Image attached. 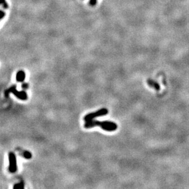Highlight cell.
Here are the masks:
<instances>
[{"instance_id": "obj_4", "label": "cell", "mask_w": 189, "mask_h": 189, "mask_svg": "<svg viewBox=\"0 0 189 189\" xmlns=\"http://www.w3.org/2000/svg\"><path fill=\"white\" fill-rule=\"evenodd\" d=\"M9 157V171L11 173H14L17 170V163L16 155L13 152H10L8 155Z\"/></svg>"}, {"instance_id": "obj_5", "label": "cell", "mask_w": 189, "mask_h": 189, "mask_svg": "<svg viewBox=\"0 0 189 189\" xmlns=\"http://www.w3.org/2000/svg\"><path fill=\"white\" fill-rule=\"evenodd\" d=\"M16 151L18 152L19 155L22 156V157L26 159H30L32 158V154L30 151L23 150L21 148H17L16 149Z\"/></svg>"}, {"instance_id": "obj_1", "label": "cell", "mask_w": 189, "mask_h": 189, "mask_svg": "<svg viewBox=\"0 0 189 189\" xmlns=\"http://www.w3.org/2000/svg\"><path fill=\"white\" fill-rule=\"evenodd\" d=\"M95 127H99L107 132L115 131L118 128V125L115 122L108 121H99L97 120H91L90 121L85 122V124H84V127L87 129Z\"/></svg>"}, {"instance_id": "obj_10", "label": "cell", "mask_w": 189, "mask_h": 189, "mask_svg": "<svg viewBox=\"0 0 189 189\" xmlns=\"http://www.w3.org/2000/svg\"><path fill=\"white\" fill-rule=\"evenodd\" d=\"M28 88H29V84H28L27 83H23L22 84V88L23 90L25 91Z\"/></svg>"}, {"instance_id": "obj_11", "label": "cell", "mask_w": 189, "mask_h": 189, "mask_svg": "<svg viewBox=\"0 0 189 189\" xmlns=\"http://www.w3.org/2000/svg\"><path fill=\"white\" fill-rule=\"evenodd\" d=\"M97 0H90V5L91 6H94L97 3Z\"/></svg>"}, {"instance_id": "obj_12", "label": "cell", "mask_w": 189, "mask_h": 189, "mask_svg": "<svg viewBox=\"0 0 189 189\" xmlns=\"http://www.w3.org/2000/svg\"><path fill=\"white\" fill-rule=\"evenodd\" d=\"M6 16V13L4 11L1 10V14H0V18L2 20L4 17H5Z\"/></svg>"}, {"instance_id": "obj_7", "label": "cell", "mask_w": 189, "mask_h": 189, "mask_svg": "<svg viewBox=\"0 0 189 189\" xmlns=\"http://www.w3.org/2000/svg\"><path fill=\"white\" fill-rule=\"evenodd\" d=\"M147 83L148 84V85L151 88H154L156 91H159L160 89V87L159 84L156 82L155 81L153 80H151V79H148L147 80Z\"/></svg>"}, {"instance_id": "obj_6", "label": "cell", "mask_w": 189, "mask_h": 189, "mask_svg": "<svg viewBox=\"0 0 189 189\" xmlns=\"http://www.w3.org/2000/svg\"><path fill=\"white\" fill-rule=\"evenodd\" d=\"M16 81L17 82H23L25 81V80L26 78V74L25 72H24L22 70H18L17 72V74H16Z\"/></svg>"}, {"instance_id": "obj_9", "label": "cell", "mask_w": 189, "mask_h": 189, "mask_svg": "<svg viewBox=\"0 0 189 189\" xmlns=\"http://www.w3.org/2000/svg\"><path fill=\"white\" fill-rule=\"evenodd\" d=\"M1 6L3 7V9H7V8H8V4L6 1V0H2Z\"/></svg>"}, {"instance_id": "obj_2", "label": "cell", "mask_w": 189, "mask_h": 189, "mask_svg": "<svg viewBox=\"0 0 189 189\" xmlns=\"http://www.w3.org/2000/svg\"><path fill=\"white\" fill-rule=\"evenodd\" d=\"M12 93L17 98H18L20 100H26L28 99V94L26 93V92L23 90L22 91H18L17 90V86L16 85H13L9 88H8L7 90H6L5 91V95L6 96V97H8L9 95V94Z\"/></svg>"}, {"instance_id": "obj_3", "label": "cell", "mask_w": 189, "mask_h": 189, "mask_svg": "<svg viewBox=\"0 0 189 189\" xmlns=\"http://www.w3.org/2000/svg\"><path fill=\"white\" fill-rule=\"evenodd\" d=\"M108 113V110L107 108H103L95 112L90 113H88V114L86 115L85 116H84V117L83 118V120L85 122H88V121H90L93 120L94 118L100 117V116H105Z\"/></svg>"}, {"instance_id": "obj_8", "label": "cell", "mask_w": 189, "mask_h": 189, "mask_svg": "<svg viewBox=\"0 0 189 189\" xmlns=\"http://www.w3.org/2000/svg\"><path fill=\"white\" fill-rule=\"evenodd\" d=\"M25 187V184L23 181L20 182L17 184H15L13 186V188L14 189H22Z\"/></svg>"}]
</instances>
